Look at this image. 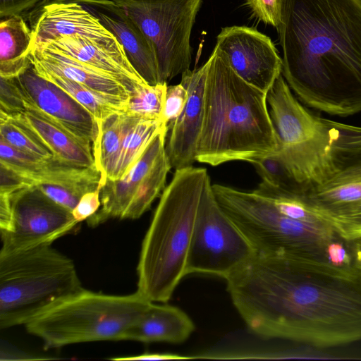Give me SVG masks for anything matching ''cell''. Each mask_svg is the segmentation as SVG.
<instances>
[{"instance_id": "1", "label": "cell", "mask_w": 361, "mask_h": 361, "mask_svg": "<svg viewBox=\"0 0 361 361\" xmlns=\"http://www.w3.org/2000/svg\"><path fill=\"white\" fill-rule=\"evenodd\" d=\"M247 328L264 338L334 348L361 341V273L256 252L226 279Z\"/></svg>"}, {"instance_id": "2", "label": "cell", "mask_w": 361, "mask_h": 361, "mask_svg": "<svg viewBox=\"0 0 361 361\" xmlns=\"http://www.w3.org/2000/svg\"><path fill=\"white\" fill-rule=\"evenodd\" d=\"M282 75L304 104L361 112V0H283L276 28Z\"/></svg>"}, {"instance_id": "3", "label": "cell", "mask_w": 361, "mask_h": 361, "mask_svg": "<svg viewBox=\"0 0 361 361\" xmlns=\"http://www.w3.org/2000/svg\"><path fill=\"white\" fill-rule=\"evenodd\" d=\"M204 118L196 161L212 166L249 163L274 154L277 140L267 94L231 67L215 46L207 61Z\"/></svg>"}, {"instance_id": "4", "label": "cell", "mask_w": 361, "mask_h": 361, "mask_svg": "<svg viewBox=\"0 0 361 361\" xmlns=\"http://www.w3.org/2000/svg\"><path fill=\"white\" fill-rule=\"evenodd\" d=\"M207 170H175L160 195L143 239L137 267V290L153 302H168L187 276L186 264Z\"/></svg>"}, {"instance_id": "5", "label": "cell", "mask_w": 361, "mask_h": 361, "mask_svg": "<svg viewBox=\"0 0 361 361\" xmlns=\"http://www.w3.org/2000/svg\"><path fill=\"white\" fill-rule=\"evenodd\" d=\"M82 288L73 260L51 245L0 252V328L25 325Z\"/></svg>"}, {"instance_id": "6", "label": "cell", "mask_w": 361, "mask_h": 361, "mask_svg": "<svg viewBox=\"0 0 361 361\" xmlns=\"http://www.w3.org/2000/svg\"><path fill=\"white\" fill-rule=\"evenodd\" d=\"M212 188L221 208L249 240L256 252L334 267L329 262L327 252L331 242L338 234L327 222L307 223L290 218L281 213L265 197L254 191H243L219 183L212 184Z\"/></svg>"}, {"instance_id": "7", "label": "cell", "mask_w": 361, "mask_h": 361, "mask_svg": "<svg viewBox=\"0 0 361 361\" xmlns=\"http://www.w3.org/2000/svg\"><path fill=\"white\" fill-rule=\"evenodd\" d=\"M152 302L137 291L114 295L82 288L25 326L46 349L98 341L124 340Z\"/></svg>"}, {"instance_id": "8", "label": "cell", "mask_w": 361, "mask_h": 361, "mask_svg": "<svg viewBox=\"0 0 361 361\" xmlns=\"http://www.w3.org/2000/svg\"><path fill=\"white\" fill-rule=\"evenodd\" d=\"M275 130L276 154L304 188L320 185L336 172L330 120L307 110L281 75L267 94Z\"/></svg>"}, {"instance_id": "9", "label": "cell", "mask_w": 361, "mask_h": 361, "mask_svg": "<svg viewBox=\"0 0 361 361\" xmlns=\"http://www.w3.org/2000/svg\"><path fill=\"white\" fill-rule=\"evenodd\" d=\"M140 27L154 51L160 83L190 69V35L202 0H113Z\"/></svg>"}, {"instance_id": "10", "label": "cell", "mask_w": 361, "mask_h": 361, "mask_svg": "<svg viewBox=\"0 0 361 361\" xmlns=\"http://www.w3.org/2000/svg\"><path fill=\"white\" fill-rule=\"evenodd\" d=\"M256 251L219 204L211 180L201 197L186 264L187 275L226 279Z\"/></svg>"}, {"instance_id": "11", "label": "cell", "mask_w": 361, "mask_h": 361, "mask_svg": "<svg viewBox=\"0 0 361 361\" xmlns=\"http://www.w3.org/2000/svg\"><path fill=\"white\" fill-rule=\"evenodd\" d=\"M168 130L159 132L130 170L120 179H106L101 188V206L87 219L97 226L112 218L137 219L166 188L171 166L166 152Z\"/></svg>"}, {"instance_id": "12", "label": "cell", "mask_w": 361, "mask_h": 361, "mask_svg": "<svg viewBox=\"0 0 361 361\" xmlns=\"http://www.w3.org/2000/svg\"><path fill=\"white\" fill-rule=\"evenodd\" d=\"M11 202L10 228L0 233L1 253L51 245L74 231L79 223L71 211L50 199L36 185L12 193Z\"/></svg>"}, {"instance_id": "13", "label": "cell", "mask_w": 361, "mask_h": 361, "mask_svg": "<svg viewBox=\"0 0 361 361\" xmlns=\"http://www.w3.org/2000/svg\"><path fill=\"white\" fill-rule=\"evenodd\" d=\"M216 46L244 80L267 94L282 75L283 61L271 39L247 26L223 27L216 37Z\"/></svg>"}, {"instance_id": "14", "label": "cell", "mask_w": 361, "mask_h": 361, "mask_svg": "<svg viewBox=\"0 0 361 361\" xmlns=\"http://www.w3.org/2000/svg\"><path fill=\"white\" fill-rule=\"evenodd\" d=\"M26 108H32L78 137L95 142L99 127L94 116L54 83L39 75L32 63L16 78Z\"/></svg>"}, {"instance_id": "15", "label": "cell", "mask_w": 361, "mask_h": 361, "mask_svg": "<svg viewBox=\"0 0 361 361\" xmlns=\"http://www.w3.org/2000/svg\"><path fill=\"white\" fill-rule=\"evenodd\" d=\"M27 15L33 36L32 49L63 36L117 40L80 0H49Z\"/></svg>"}, {"instance_id": "16", "label": "cell", "mask_w": 361, "mask_h": 361, "mask_svg": "<svg viewBox=\"0 0 361 361\" xmlns=\"http://www.w3.org/2000/svg\"><path fill=\"white\" fill-rule=\"evenodd\" d=\"M207 62L181 74L180 82L187 89L188 101L180 116L170 127L166 152L171 169L193 166L203 125Z\"/></svg>"}, {"instance_id": "17", "label": "cell", "mask_w": 361, "mask_h": 361, "mask_svg": "<svg viewBox=\"0 0 361 361\" xmlns=\"http://www.w3.org/2000/svg\"><path fill=\"white\" fill-rule=\"evenodd\" d=\"M30 57L35 67L72 80L123 111L130 94L147 83L140 84L120 78L61 52L44 47L32 48Z\"/></svg>"}, {"instance_id": "18", "label": "cell", "mask_w": 361, "mask_h": 361, "mask_svg": "<svg viewBox=\"0 0 361 361\" xmlns=\"http://www.w3.org/2000/svg\"><path fill=\"white\" fill-rule=\"evenodd\" d=\"M122 46L136 72L149 85L159 82L152 47L140 27L113 0H80Z\"/></svg>"}, {"instance_id": "19", "label": "cell", "mask_w": 361, "mask_h": 361, "mask_svg": "<svg viewBox=\"0 0 361 361\" xmlns=\"http://www.w3.org/2000/svg\"><path fill=\"white\" fill-rule=\"evenodd\" d=\"M35 47L57 51L126 80L146 82L132 66L117 40L105 42L80 35L63 36Z\"/></svg>"}, {"instance_id": "20", "label": "cell", "mask_w": 361, "mask_h": 361, "mask_svg": "<svg viewBox=\"0 0 361 361\" xmlns=\"http://www.w3.org/2000/svg\"><path fill=\"white\" fill-rule=\"evenodd\" d=\"M6 114L30 131L55 157L78 166H96L90 142L73 135L37 110L26 108L20 113Z\"/></svg>"}, {"instance_id": "21", "label": "cell", "mask_w": 361, "mask_h": 361, "mask_svg": "<svg viewBox=\"0 0 361 361\" xmlns=\"http://www.w3.org/2000/svg\"><path fill=\"white\" fill-rule=\"evenodd\" d=\"M194 330L192 320L181 309L152 302L140 319L127 331L124 340L180 343L186 341Z\"/></svg>"}, {"instance_id": "22", "label": "cell", "mask_w": 361, "mask_h": 361, "mask_svg": "<svg viewBox=\"0 0 361 361\" xmlns=\"http://www.w3.org/2000/svg\"><path fill=\"white\" fill-rule=\"evenodd\" d=\"M317 211L332 213L361 202V161L336 172L323 183L302 195Z\"/></svg>"}, {"instance_id": "23", "label": "cell", "mask_w": 361, "mask_h": 361, "mask_svg": "<svg viewBox=\"0 0 361 361\" xmlns=\"http://www.w3.org/2000/svg\"><path fill=\"white\" fill-rule=\"evenodd\" d=\"M33 36L23 16H13L0 21V77L13 78L31 65Z\"/></svg>"}, {"instance_id": "24", "label": "cell", "mask_w": 361, "mask_h": 361, "mask_svg": "<svg viewBox=\"0 0 361 361\" xmlns=\"http://www.w3.org/2000/svg\"><path fill=\"white\" fill-rule=\"evenodd\" d=\"M128 116L114 113L99 125V134L92 145L94 163L102 174L103 185L111 180L116 169L126 132Z\"/></svg>"}, {"instance_id": "25", "label": "cell", "mask_w": 361, "mask_h": 361, "mask_svg": "<svg viewBox=\"0 0 361 361\" xmlns=\"http://www.w3.org/2000/svg\"><path fill=\"white\" fill-rule=\"evenodd\" d=\"M126 114L128 116L126 129L111 180L121 178L138 160L154 137L162 130L169 131L161 119H146Z\"/></svg>"}, {"instance_id": "26", "label": "cell", "mask_w": 361, "mask_h": 361, "mask_svg": "<svg viewBox=\"0 0 361 361\" xmlns=\"http://www.w3.org/2000/svg\"><path fill=\"white\" fill-rule=\"evenodd\" d=\"M33 67L39 75L56 85L82 104L94 116L98 126L102 121L111 114L123 111L102 97L72 80L34 66Z\"/></svg>"}, {"instance_id": "27", "label": "cell", "mask_w": 361, "mask_h": 361, "mask_svg": "<svg viewBox=\"0 0 361 361\" xmlns=\"http://www.w3.org/2000/svg\"><path fill=\"white\" fill-rule=\"evenodd\" d=\"M332 151L337 172L361 161V127L330 120Z\"/></svg>"}, {"instance_id": "28", "label": "cell", "mask_w": 361, "mask_h": 361, "mask_svg": "<svg viewBox=\"0 0 361 361\" xmlns=\"http://www.w3.org/2000/svg\"><path fill=\"white\" fill-rule=\"evenodd\" d=\"M168 83L144 84L130 94L124 112L142 118L161 119Z\"/></svg>"}, {"instance_id": "29", "label": "cell", "mask_w": 361, "mask_h": 361, "mask_svg": "<svg viewBox=\"0 0 361 361\" xmlns=\"http://www.w3.org/2000/svg\"><path fill=\"white\" fill-rule=\"evenodd\" d=\"M0 139L20 151L39 158L54 157L30 131L2 111H0Z\"/></svg>"}, {"instance_id": "30", "label": "cell", "mask_w": 361, "mask_h": 361, "mask_svg": "<svg viewBox=\"0 0 361 361\" xmlns=\"http://www.w3.org/2000/svg\"><path fill=\"white\" fill-rule=\"evenodd\" d=\"M251 164L262 181L286 192L303 194L304 188L294 179L276 154L264 156Z\"/></svg>"}, {"instance_id": "31", "label": "cell", "mask_w": 361, "mask_h": 361, "mask_svg": "<svg viewBox=\"0 0 361 361\" xmlns=\"http://www.w3.org/2000/svg\"><path fill=\"white\" fill-rule=\"evenodd\" d=\"M316 212L344 239L353 241L361 238V202L336 212Z\"/></svg>"}, {"instance_id": "32", "label": "cell", "mask_w": 361, "mask_h": 361, "mask_svg": "<svg viewBox=\"0 0 361 361\" xmlns=\"http://www.w3.org/2000/svg\"><path fill=\"white\" fill-rule=\"evenodd\" d=\"M35 185L55 202L71 212L84 194L94 191L87 187H72L51 183H39Z\"/></svg>"}, {"instance_id": "33", "label": "cell", "mask_w": 361, "mask_h": 361, "mask_svg": "<svg viewBox=\"0 0 361 361\" xmlns=\"http://www.w3.org/2000/svg\"><path fill=\"white\" fill-rule=\"evenodd\" d=\"M188 96V90L181 82L167 87L161 120L168 130L183 112Z\"/></svg>"}, {"instance_id": "34", "label": "cell", "mask_w": 361, "mask_h": 361, "mask_svg": "<svg viewBox=\"0 0 361 361\" xmlns=\"http://www.w3.org/2000/svg\"><path fill=\"white\" fill-rule=\"evenodd\" d=\"M0 78V111L8 114L25 111L22 94L16 78Z\"/></svg>"}, {"instance_id": "35", "label": "cell", "mask_w": 361, "mask_h": 361, "mask_svg": "<svg viewBox=\"0 0 361 361\" xmlns=\"http://www.w3.org/2000/svg\"><path fill=\"white\" fill-rule=\"evenodd\" d=\"M283 0H247L253 14L264 24L277 28L280 24Z\"/></svg>"}, {"instance_id": "36", "label": "cell", "mask_w": 361, "mask_h": 361, "mask_svg": "<svg viewBox=\"0 0 361 361\" xmlns=\"http://www.w3.org/2000/svg\"><path fill=\"white\" fill-rule=\"evenodd\" d=\"M100 190L87 192L80 198L79 202L72 211V214L78 222L87 220L94 214L100 208Z\"/></svg>"}, {"instance_id": "37", "label": "cell", "mask_w": 361, "mask_h": 361, "mask_svg": "<svg viewBox=\"0 0 361 361\" xmlns=\"http://www.w3.org/2000/svg\"><path fill=\"white\" fill-rule=\"evenodd\" d=\"M49 0H0V18L29 13Z\"/></svg>"}, {"instance_id": "38", "label": "cell", "mask_w": 361, "mask_h": 361, "mask_svg": "<svg viewBox=\"0 0 361 361\" xmlns=\"http://www.w3.org/2000/svg\"><path fill=\"white\" fill-rule=\"evenodd\" d=\"M0 192L11 195L19 190L32 186L18 173L2 164H0Z\"/></svg>"}, {"instance_id": "39", "label": "cell", "mask_w": 361, "mask_h": 361, "mask_svg": "<svg viewBox=\"0 0 361 361\" xmlns=\"http://www.w3.org/2000/svg\"><path fill=\"white\" fill-rule=\"evenodd\" d=\"M183 356L169 353H144L138 355L113 357L112 360H161L185 359Z\"/></svg>"}]
</instances>
